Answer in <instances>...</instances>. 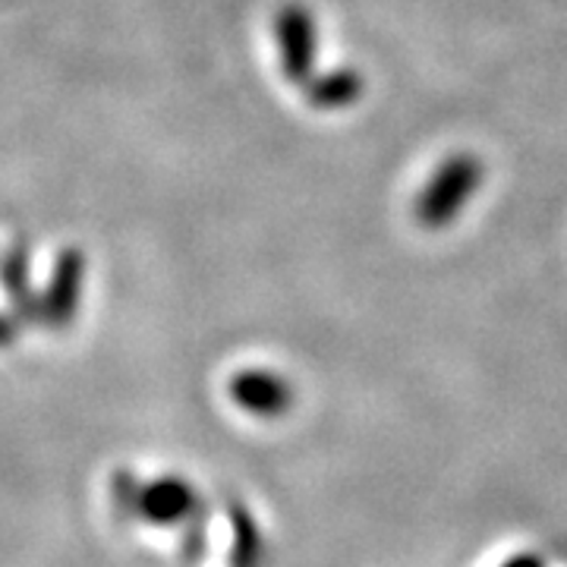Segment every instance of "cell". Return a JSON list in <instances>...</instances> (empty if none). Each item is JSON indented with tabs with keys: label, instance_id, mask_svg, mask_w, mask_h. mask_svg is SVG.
I'll list each match as a JSON object with an SVG mask.
<instances>
[{
	"label": "cell",
	"instance_id": "cell-1",
	"mask_svg": "<svg viewBox=\"0 0 567 567\" xmlns=\"http://www.w3.org/2000/svg\"><path fill=\"white\" fill-rule=\"evenodd\" d=\"M483 181V164L473 155H454L442 164V171L432 177L416 203V218L425 227H445L457 218V212L476 193Z\"/></svg>",
	"mask_w": 567,
	"mask_h": 567
},
{
	"label": "cell",
	"instance_id": "cell-2",
	"mask_svg": "<svg viewBox=\"0 0 567 567\" xmlns=\"http://www.w3.org/2000/svg\"><path fill=\"white\" fill-rule=\"evenodd\" d=\"M196 507H199L196 488L181 476H162L155 483L140 486L133 514L145 524H155V527H177L196 514Z\"/></svg>",
	"mask_w": 567,
	"mask_h": 567
},
{
	"label": "cell",
	"instance_id": "cell-3",
	"mask_svg": "<svg viewBox=\"0 0 567 567\" xmlns=\"http://www.w3.org/2000/svg\"><path fill=\"white\" fill-rule=\"evenodd\" d=\"M234 404L259 420H278L293 406V388L284 375L265 372V369H246L230 382Z\"/></svg>",
	"mask_w": 567,
	"mask_h": 567
},
{
	"label": "cell",
	"instance_id": "cell-4",
	"mask_svg": "<svg viewBox=\"0 0 567 567\" xmlns=\"http://www.w3.org/2000/svg\"><path fill=\"white\" fill-rule=\"evenodd\" d=\"M278 41H281V63L287 80L303 82L316 63V25L303 7H284L278 17Z\"/></svg>",
	"mask_w": 567,
	"mask_h": 567
},
{
	"label": "cell",
	"instance_id": "cell-5",
	"mask_svg": "<svg viewBox=\"0 0 567 567\" xmlns=\"http://www.w3.org/2000/svg\"><path fill=\"white\" fill-rule=\"evenodd\" d=\"M80 284H82V262L80 256H63L58 278L48 290L44 300V319L51 324H66L73 319V309L80 306Z\"/></svg>",
	"mask_w": 567,
	"mask_h": 567
},
{
	"label": "cell",
	"instance_id": "cell-6",
	"mask_svg": "<svg viewBox=\"0 0 567 567\" xmlns=\"http://www.w3.org/2000/svg\"><path fill=\"white\" fill-rule=\"evenodd\" d=\"M230 533H234L230 567H262V533H259L252 514H249L246 507L234 505V514H230Z\"/></svg>",
	"mask_w": 567,
	"mask_h": 567
},
{
	"label": "cell",
	"instance_id": "cell-7",
	"mask_svg": "<svg viewBox=\"0 0 567 567\" xmlns=\"http://www.w3.org/2000/svg\"><path fill=\"white\" fill-rule=\"evenodd\" d=\"M363 82L357 73H331L309 89V102L316 107H344V104L360 99Z\"/></svg>",
	"mask_w": 567,
	"mask_h": 567
},
{
	"label": "cell",
	"instance_id": "cell-8",
	"mask_svg": "<svg viewBox=\"0 0 567 567\" xmlns=\"http://www.w3.org/2000/svg\"><path fill=\"white\" fill-rule=\"evenodd\" d=\"M502 567H546V561H543L539 555H514V558Z\"/></svg>",
	"mask_w": 567,
	"mask_h": 567
},
{
	"label": "cell",
	"instance_id": "cell-9",
	"mask_svg": "<svg viewBox=\"0 0 567 567\" xmlns=\"http://www.w3.org/2000/svg\"><path fill=\"white\" fill-rule=\"evenodd\" d=\"M10 338H13V322L0 316V347L10 344Z\"/></svg>",
	"mask_w": 567,
	"mask_h": 567
}]
</instances>
